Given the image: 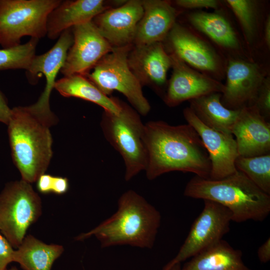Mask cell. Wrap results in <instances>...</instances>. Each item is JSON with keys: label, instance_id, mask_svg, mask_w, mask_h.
Wrapping results in <instances>:
<instances>
[{"label": "cell", "instance_id": "obj_11", "mask_svg": "<svg viewBox=\"0 0 270 270\" xmlns=\"http://www.w3.org/2000/svg\"><path fill=\"white\" fill-rule=\"evenodd\" d=\"M72 30L73 43L60 72L64 76H86L113 46L92 21L76 26Z\"/></svg>", "mask_w": 270, "mask_h": 270}, {"label": "cell", "instance_id": "obj_33", "mask_svg": "<svg viewBox=\"0 0 270 270\" xmlns=\"http://www.w3.org/2000/svg\"><path fill=\"white\" fill-rule=\"evenodd\" d=\"M53 176L48 174L40 175L37 180L36 187L42 194L51 192V186Z\"/></svg>", "mask_w": 270, "mask_h": 270}, {"label": "cell", "instance_id": "obj_4", "mask_svg": "<svg viewBox=\"0 0 270 270\" xmlns=\"http://www.w3.org/2000/svg\"><path fill=\"white\" fill-rule=\"evenodd\" d=\"M8 126L12 158L22 180L34 182L44 174L52 155L50 126L26 106L12 108Z\"/></svg>", "mask_w": 270, "mask_h": 270}, {"label": "cell", "instance_id": "obj_29", "mask_svg": "<svg viewBox=\"0 0 270 270\" xmlns=\"http://www.w3.org/2000/svg\"><path fill=\"white\" fill-rule=\"evenodd\" d=\"M254 105V104H253ZM260 114L268 121L270 116V82L269 78H265L254 104Z\"/></svg>", "mask_w": 270, "mask_h": 270}, {"label": "cell", "instance_id": "obj_31", "mask_svg": "<svg viewBox=\"0 0 270 270\" xmlns=\"http://www.w3.org/2000/svg\"><path fill=\"white\" fill-rule=\"evenodd\" d=\"M176 4L180 7L189 8H216L218 2L216 0H177Z\"/></svg>", "mask_w": 270, "mask_h": 270}, {"label": "cell", "instance_id": "obj_30", "mask_svg": "<svg viewBox=\"0 0 270 270\" xmlns=\"http://www.w3.org/2000/svg\"><path fill=\"white\" fill-rule=\"evenodd\" d=\"M14 251L8 240L0 234V270H6L8 265L14 262Z\"/></svg>", "mask_w": 270, "mask_h": 270}, {"label": "cell", "instance_id": "obj_19", "mask_svg": "<svg viewBox=\"0 0 270 270\" xmlns=\"http://www.w3.org/2000/svg\"><path fill=\"white\" fill-rule=\"evenodd\" d=\"M144 8L133 42L134 45L162 42L174 25L180 12L167 0L142 1Z\"/></svg>", "mask_w": 270, "mask_h": 270}, {"label": "cell", "instance_id": "obj_27", "mask_svg": "<svg viewBox=\"0 0 270 270\" xmlns=\"http://www.w3.org/2000/svg\"><path fill=\"white\" fill-rule=\"evenodd\" d=\"M38 39L31 38L26 43L0 50V70L28 68L36 56Z\"/></svg>", "mask_w": 270, "mask_h": 270}, {"label": "cell", "instance_id": "obj_36", "mask_svg": "<svg viewBox=\"0 0 270 270\" xmlns=\"http://www.w3.org/2000/svg\"><path fill=\"white\" fill-rule=\"evenodd\" d=\"M264 39L268 48L270 46V17L268 16L266 20L264 28Z\"/></svg>", "mask_w": 270, "mask_h": 270}, {"label": "cell", "instance_id": "obj_17", "mask_svg": "<svg viewBox=\"0 0 270 270\" xmlns=\"http://www.w3.org/2000/svg\"><path fill=\"white\" fill-rule=\"evenodd\" d=\"M232 134L236 137L238 156L270 154V124L255 105L240 109Z\"/></svg>", "mask_w": 270, "mask_h": 270}, {"label": "cell", "instance_id": "obj_24", "mask_svg": "<svg viewBox=\"0 0 270 270\" xmlns=\"http://www.w3.org/2000/svg\"><path fill=\"white\" fill-rule=\"evenodd\" d=\"M64 250L62 246L48 244L29 234L14 250L13 260L24 270H51Z\"/></svg>", "mask_w": 270, "mask_h": 270}, {"label": "cell", "instance_id": "obj_21", "mask_svg": "<svg viewBox=\"0 0 270 270\" xmlns=\"http://www.w3.org/2000/svg\"><path fill=\"white\" fill-rule=\"evenodd\" d=\"M181 270H251L243 262L242 252L220 242L191 258Z\"/></svg>", "mask_w": 270, "mask_h": 270}, {"label": "cell", "instance_id": "obj_23", "mask_svg": "<svg viewBox=\"0 0 270 270\" xmlns=\"http://www.w3.org/2000/svg\"><path fill=\"white\" fill-rule=\"evenodd\" d=\"M54 88L64 97H75L93 102L105 112L118 114L121 109V100L104 94L84 75L64 76L56 80Z\"/></svg>", "mask_w": 270, "mask_h": 270}, {"label": "cell", "instance_id": "obj_32", "mask_svg": "<svg viewBox=\"0 0 270 270\" xmlns=\"http://www.w3.org/2000/svg\"><path fill=\"white\" fill-rule=\"evenodd\" d=\"M68 188L69 183L67 178L53 176L51 186V192L56 194H62L68 192Z\"/></svg>", "mask_w": 270, "mask_h": 270}, {"label": "cell", "instance_id": "obj_1", "mask_svg": "<svg viewBox=\"0 0 270 270\" xmlns=\"http://www.w3.org/2000/svg\"><path fill=\"white\" fill-rule=\"evenodd\" d=\"M144 141L148 180L174 171L210 178L208 153L198 132L188 124L172 126L162 120L148 122L144 124Z\"/></svg>", "mask_w": 270, "mask_h": 270}, {"label": "cell", "instance_id": "obj_9", "mask_svg": "<svg viewBox=\"0 0 270 270\" xmlns=\"http://www.w3.org/2000/svg\"><path fill=\"white\" fill-rule=\"evenodd\" d=\"M204 208L193 222L178 254L163 268L167 270L210 248L230 230V212L216 202L204 200Z\"/></svg>", "mask_w": 270, "mask_h": 270}, {"label": "cell", "instance_id": "obj_3", "mask_svg": "<svg viewBox=\"0 0 270 270\" xmlns=\"http://www.w3.org/2000/svg\"><path fill=\"white\" fill-rule=\"evenodd\" d=\"M184 194L222 205L230 212L232 221L237 222L262 221L270 212V195L238 170L219 180L195 176L187 183Z\"/></svg>", "mask_w": 270, "mask_h": 270}, {"label": "cell", "instance_id": "obj_38", "mask_svg": "<svg viewBox=\"0 0 270 270\" xmlns=\"http://www.w3.org/2000/svg\"><path fill=\"white\" fill-rule=\"evenodd\" d=\"M6 270H18L16 266H12L10 269H6Z\"/></svg>", "mask_w": 270, "mask_h": 270}, {"label": "cell", "instance_id": "obj_35", "mask_svg": "<svg viewBox=\"0 0 270 270\" xmlns=\"http://www.w3.org/2000/svg\"><path fill=\"white\" fill-rule=\"evenodd\" d=\"M258 256L260 261L266 263L270 260V239L268 238L258 248Z\"/></svg>", "mask_w": 270, "mask_h": 270}, {"label": "cell", "instance_id": "obj_7", "mask_svg": "<svg viewBox=\"0 0 270 270\" xmlns=\"http://www.w3.org/2000/svg\"><path fill=\"white\" fill-rule=\"evenodd\" d=\"M131 48L132 44L113 47L85 76L108 96L114 90L122 93L139 114L146 116L150 106L129 66L128 58Z\"/></svg>", "mask_w": 270, "mask_h": 270}, {"label": "cell", "instance_id": "obj_12", "mask_svg": "<svg viewBox=\"0 0 270 270\" xmlns=\"http://www.w3.org/2000/svg\"><path fill=\"white\" fill-rule=\"evenodd\" d=\"M183 114L188 124L198 132L208 153L211 163L210 178L219 180L234 173L237 170L235 161L238 154L234 136L206 126L190 107L184 110Z\"/></svg>", "mask_w": 270, "mask_h": 270}, {"label": "cell", "instance_id": "obj_5", "mask_svg": "<svg viewBox=\"0 0 270 270\" xmlns=\"http://www.w3.org/2000/svg\"><path fill=\"white\" fill-rule=\"evenodd\" d=\"M120 106L118 114L104 111L100 126L106 140L124 160V178L129 181L147 166L144 124L134 109L122 101Z\"/></svg>", "mask_w": 270, "mask_h": 270}, {"label": "cell", "instance_id": "obj_16", "mask_svg": "<svg viewBox=\"0 0 270 270\" xmlns=\"http://www.w3.org/2000/svg\"><path fill=\"white\" fill-rule=\"evenodd\" d=\"M144 12L142 1H126L115 8L106 10L92 20L113 47L131 44Z\"/></svg>", "mask_w": 270, "mask_h": 270}, {"label": "cell", "instance_id": "obj_22", "mask_svg": "<svg viewBox=\"0 0 270 270\" xmlns=\"http://www.w3.org/2000/svg\"><path fill=\"white\" fill-rule=\"evenodd\" d=\"M222 94L212 92L189 100L190 108L206 126L224 134H232L240 110H230L221 102Z\"/></svg>", "mask_w": 270, "mask_h": 270}, {"label": "cell", "instance_id": "obj_10", "mask_svg": "<svg viewBox=\"0 0 270 270\" xmlns=\"http://www.w3.org/2000/svg\"><path fill=\"white\" fill-rule=\"evenodd\" d=\"M73 40L72 29L65 30L50 50L44 54L36 55L34 57L26 70L27 78L32 84L38 82L40 74L45 77L46 84L40 96L36 103L26 108L32 114L49 126L54 124L57 120L50 108V96L54 88L56 76L64 64Z\"/></svg>", "mask_w": 270, "mask_h": 270}, {"label": "cell", "instance_id": "obj_20", "mask_svg": "<svg viewBox=\"0 0 270 270\" xmlns=\"http://www.w3.org/2000/svg\"><path fill=\"white\" fill-rule=\"evenodd\" d=\"M106 8L102 0L61 1L48 16L46 35L56 39L67 29L92 21Z\"/></svg>", "mask_w": 270, "mask_h": 270}, {"label": "cell", "instance_id": "obj_34", "mask_svg": "<svg viewBox=\"0 0 270 270\" xmlns=\"http://www.w3.org/2000/svg\"><path fill=\"white\" fill-rule=\"evenodd\" d=\"M12 114V109L8 106L6 100L0 90V122L8 125Z\"/></svg>", "mask_w": 270, "mask_h": 270}, {"label": "cell", "instance_id": "obj_8", "mask_svg": "<svg viewBox=\"0 0 270 270\" xmlns=\"http://www.w3.org/2000/svg\"><path fill=\"white\" fill-rule=\"evenodd\" d=\"M42 212L40 198L30 183L22 180L8 183L0 194V232L18 248Z\"/></svg>", "mask_w": 270, "mask_h": 270}, {"label": "cell", "instance_id": "obj_15", "mask_svg": "<svg viewBox=\"0 0 270 270\" xmlns=\"http://www.w3.org/2000/svg\"><path fill=\"white\" fill-rule=\"evenodd\" d=\"M172 53L186 64L216 76L222 75L221 59L208 42L186 28L175 24L167 37Z\"/></svg>", "mask_w": 270, "mask_h": 270}, {"label": "cell", "instance_id": "obj_18", "mask_svg": "<svg viewBox=\"0 0 270 270\" xmlns=\"http://www.w3.org/2000/svg\"><path fill=\"white\" fill-rule=\"evenodd\" d=\"M128 59L131 70L142 86L150 85L159 89L164 86L172 62L162 42L134 45Z\"/></svg>", "mask_w": 270, "mask_h": 270}, {"label": "cell", "instance_id": "obj_14", "mask_svg": "<svg viewBox=\"0 0 270 270\" xmlns=\"http://www.w3.org/2000/svg\"><path fill=\"white\" fill-rule=\"evenodd\" d=\"M170 56L172 72L163 98L168 106H176L186 100L224 92V84L216 78L193 69L172 52Z\"/></svg>", "mask_w": 270, "mask_h": 270}, {"label": "cell", "instance_id": "obj_28", "mask_svg": "<svg viewBox=\"0 0 270 270\" xmlns=\"http://www.w3.org/2000/svg\"><path fill=\"white\" fill-rule=\"evenodd\" d=\"M226 2L238 20L246 40L252 42L257 30L256 2L249 0H226Z\"/></svg>", "mask_w": 270, "mask_h": 270}, {"label": "cell", "instance_id": "obj_6", "mask_svg": "<svg viewBox=\"0 0 270 270\" xmlns=\"http://www.w3.org/2000/svg\"><path fill=\"white\" fill-rule=\"evenodd\" d=\"M60 0H0V45L20 44L24 36L39 39L47 34L49 14Z\"/></svg>", "mask_w": 270, "mask_h": 270}, {"label": "cell", "instance_id": "obj_25", "mask_svg": "<svg viewBox=\"0 0 270 270\" xmlns=\"http://www.w3.org/2000/svg\"><path fill=\"white\" fill-rule=\"evenodd\" d=\"M188 20L194 28L204 34L217 44L225 49H240L237 34L228 20L216 12H196L188 16Z\"/></svg>", "mask_w": 270, "mask_h": 270}, {"label": "cell", "instance_id": "obj_26", "mask_svg": "<svg viewBox=\"0 0 270 270\" xmlns=\"http://www.w3.org/2000/svg\"><path fill=\"white\" fill-rule=\"evenodd\" d=\"M235 166L262 191L270 195V154L252 157L239 156Z\"/></svg>", "mask_w": 270, "mask_h": 270}, {"label": "cell", "instance_id": "obj_37", "mask_svg": "<svg viewBox=\"0 0 270 270\" xmlns=\"http://www.w3.org/2000/svg\"><path fill=\"white\" fill-rule=\"evenodd\" d=\"M181 264H178L172 266L170 268L167 270H181Z\"/></svg>", "mask_w": 270, "mask_h": 270}, {"label": "cell", "instance_id": "obj_13", "mask_svg": "<svg viewBox=\"0 0 270 270\" xmlns=\"http://www.w3.org/2000/svg\"><path fill=\"white\" fill-rule=\"evenodd\" d=\"M226 78L221 102L228 108L236 110L254 104L266 78L256 64L234 59L226 66Z\"/></svg>", "mask_w": 270, "mask_h": 270}, {"label": "cell", "instance_id": "obj_2", "mask_svg": "<svg viewBox=\"0 0 270 270\" xmlns=\"http://www.w3.org/2000/svg\"><path fill=\"white\" fill-rule=\"evenodd\" d=\"M160 212L132 190L124 192L112 216L88 232L76 238L84 240L94 236L102 248L130 245L151 248L160 224Z\"/></svg>", "mask_w": 270, "mask_h": 270}]
</instances>
